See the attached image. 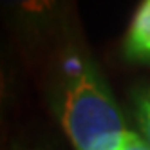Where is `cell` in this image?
I'll return each instance as SVG.
<instances>
[{"label": "cell", "instance_id": "5b68a950", "mask_svg": "<svg viewBox=\"0 0 150 150\" xmlns=\"http://www.w3.org/2000/svg\"><path fill=\"white\" fill-rule=\"evenodd\" d=\"M6 150H62L47 137H18L7 145Z\"/></svg>", "mask_w": 150, "mask_h": 150}, {"label": "cell", "instance_id": "3957f363", "mask_svg": "<svg viewBox=\"0 0 150 150\" xmlns=\"http://www.w3.org/2000/svg\"><path fill=\"white\" fill-rule=\"evenodd\" d=\"M16 101V72L7 52L0 49V150L9 145L11 114Z\"/></svg>", "mask_w": 150, "mask_h": 150}, {"label": "cell", "instance_id": "7a4b0ae2", "mask_svg": "<svg viewBox=\"0 0 150 150\" xmlns=\"http://www.w3.org/2000/svg\"><path fill=\"white\" fill-rule=\"evenodd\" d=\"M121 54L130 63L150 67V0L141 2L132 15L121 44Z\"/></svg>", "mask_w": 150, "mask_h": 150}, {"label": "cell", "instance_id": "277c9868", "mask_svg": "<svg viewBox=\"0 0 150 150\" xmlns=\"http://www.w3.org/2000/svg\"><path fill=\"white\" fill-rule=\"evenodd\" d=\"M132 112L136 117L139 136L150 146V83L134 91V94H132Z\"/></svg>", "mask_w": 150, "mask_h": 150}, {"label": "cell", "instance_id": "6da1fadb", "mask_svg": "<svg viewBox=\"0 0 150 150\" xmlns=\"http://www.w3.org/2000/svg\"><path fill=\"white\" fill-rule=\"evenodd\" d=\"M31 33L44 36L42 87L52 116L74 150H121L134 130L98 63L54 7H24Z\"/></svg>", "mask_w": 150, "mask_h": 150}]
</instances>
